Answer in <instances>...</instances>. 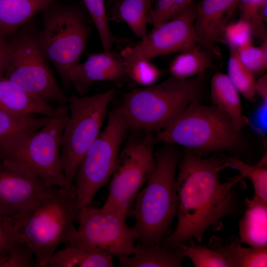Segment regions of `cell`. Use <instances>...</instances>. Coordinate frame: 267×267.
<instances>
[{"mask_svg": "<svg viewBox=\"0 0 267 267\" xmlns=\"http://www.w3.org/2000/svg\"><path fill=\"white\" fill-rule=\"evenodd\" d=\"M229 56L227 76L239 93L247 100H253L255 95V77L243 64L235 46L228 44Z\"/></svg>", "mask_w": 267, "mask_h": 267, "instance_id": "obj_28", "label": "cell"}, {"mask_svg": "<svg viewBox=\"0 0 267 267\" xmlns=\"http://www.w3.org/2000/svg\"><path fill=\"white\" fill-rule=\"evenodd\" d=\"M133 256L118 257L123 267H180L185 258L177 247L170 248L163 244L134 246Z\"/></svg>", "mask_w": 267, "mask_h": 267, "instance_id": "obj_20", "label": "cell"}, {"mask_svg": "<svg viewBox=\"0 0 267 267\" xmlns=\"http://www.w3.org/2000/svg\"><path fill=\"white\" fill-rule=\"evenodd\" d=\"M80 208L74 185L55 186L10 217L34 253L36 267H45L57 247L73 239Z\"/></svg>", "mask_w": 267, "mask_h": 267, "instance_id": "obj_2", "label": "cell"}, {"mask_svg": "<svg viewBox=\"0 0 267 267\" xmlns=\"http://www.w3.org/2000/svg\"><path fill=\"white\" fill-rule=\"evenodd\" d=\"M267 102L263 101L257 108L252 118V124L257 131L261 134L267 131Z\"/></svg>", "mask_w": 267, "mask_h": 267, "instance_id": "obj_38", "label": "cell"}, {"mask_svg": "<svg viewBox=\"0 0 267 267\" xmlns=\"http://www.w3.org/2000/svg\"><path fill=\"white\" fill-rule=\"evenodd\" d=\"M112 256L68 245L55 252L45 267H111Z\"/></svg>", "mask_w": 267, "mask_h": 267, "instance_id": "obj_23", "label": "cell"}, {"mask_svg": "<svg viewBox=\"0 0 267 267\" xmlns=\"http://www.w3.org/2000/svg\"><path fill=\"white\" fill-rule=\"evenodd\" d=\"M99 34L104 51H111L114 42L104 0H83Z\"/></svg>", "mask_w": 267, "mask_h": 267, "instance_id": "obj_30", "label": "cell"}, {"mask_svg": "<svg viewBox=\"0 0 267 267\" xmlns=\"http://www.w3.org/2000/svg\"><path fill=\"white\" fill-rule=\"evenodd\" d=\"M58 0H0V33L15 34L38 13Z\"/></svg>", "mask_w": 267, "mask_h": 267, "instance_id": "obj_18", "label": "cell"}, {"mask_svg": "<svg viewBox=\"0 0 267 267\" xmlns=\"http://www.w3.org/2000/svg\"><path fill=\"white\" fill-rule=\"evenodd\" d=\"M49 117L18 115L0 110V148L12 139L37 131L46 123Z\"/></svg>", "mask_w": 267, "mask_h": 267, "instance_id": "obj_26", "label": "cell"}, {"mask_svg": "<svg viewBox=\"0 0 267 267\" xmlns=\"http://www.w3.org/2000/svg\"><path fill=\"white\" fill-rule=\"evenodd\" d=\"M241 243L239 237L234 235L228 237L224 242L220 237L213 236L207 246L219 252L230 267H267V247L246 248Z\"/></svg>", "mask_w": 267, "mask_h": 267, "instance_id": "obj_19", "label": "cell"}, {"mask_svg": "<svg viewBox=\"0 0 267 267\" xmlns=\"http://www.w3.org/2000/svg\"><path fill=\"white\" fill-rule=\"evenodd\" d=\"M239 93L227 75L217 72L212 77L211 98L213 103L229 116L234 128L240 132L245 118Z\"/></svg>", "mask_w": 267, "mask_h": 267, "instance_id": "obj_22", "label": "cell"}, {"mask_svg": "<svg viewBox=\"0 0 267 267\" xmlns=\"http://www.w3.org/2000/svg\"><path fill=\"white\" fill-rule=\"evenodd\" d=\"M203 75L184 80L170 75L159 84L125 93L119 108L129 130L152 133L167 126L191 102L199 101L203 91Z\"/></svg>", "mask_w": 267, "mask_h": 267, "instance_id": "obj_4", "label": "cell"}, {"mask_svg": "<svg viewBox=\"0 0 267 267\" xmlns=\"http://www.w3.org/2000/svg\"><path fill=\"white\" fill-rule=\"evenodd\" d=\"M193 0H155L147 22L158 26L173 18L186 8Z\"/></svg>", "mask_w": 267, "mask_h": 267, "instance_id": "obj_32", "label": "cell"}, {"mask_svg": "<svg viewBox=\"0 0 267 267\" xmlns=\"http://www.w3.org/2000/svg\"><path fill=\"white\" fill-rule=\"evenodd\" d=\"M246 209L239 222L241 243L252 247H267V202L255 195L246 198Z\"/></svg>", "mask_w": 267, "mask_h": 267, "instance_id": "obj_17", "label": "cell"}, {"mask_svg": "<svg viewBox=\"0 0 267 267\" xmlns=\"http://www.w3.org/2000/svg\"><path fill=\"white\" fill-rule=\"evenodd\" d=\"M264 0H238L240 19L249 25L252 35L257 39L264 37L267 34L266 26L258 15V8Z\"/></svg>", "mask_w": 267, "mask_h": 267, "instance_id": "obj_35", "label": "cell"}, {"mask_svg": "<svg viewBox=\"0 0 267 267\" xmlns=\"http://www.w3.org/2000/svg\"><path fill=\"white\" fill-rule=\"evenodd\" d=\"M125 68L127 76L145 87L153 85L162 74V71L150 60H138L125 66Z\"/></svg>", "mask_w": 267, "mask_h": 267, "instance_id": "obj_34", "label": "cell"}, {"mask_svg": "<svg viewBox=\"0 0 267 267\" xmlns=\"http://www.w3.org/2000/svg\"><path fill=\"white\" fill-rule=\"evenodd\" d=\"M0 110L18 115L51 117L56 108L21 90L3 76L0 77Z\"/></svg>", "mask_w": 267, "mask_h": 267, "instance_id": "obj_21", "label": "cell"}, {"mask_svg": "<svg viewBox=\"0 0 267 267\" xmlns=\"http://www.w3.org/2000/svg\"><path fill=\"white\" fill-rule=\"evenodd\" d=\"M24 168L0 160V212L11 217L53 188Z\"/></svg>", "mask_w": 267, "mask_h": 267, "instance_id": "obj_14", "label": "cell"}, {"mask_svg": "<svg viewBox=\"0 0 267 267\" xmlns=\"http://www.w3.org/2000/svg\"><path fill=\"white\" fill-rule=\"evenodd\" d=\"M252 33L248 24L239 19L226 26L223 35L228 44L235 46L237 49L251 44Z\"/></svg>", "mask_w": 267, "mask_h": 267, "instance_id": "obj_36", "label": "cell"}, {"mask_svg": "<svg viewBox=\"0 0 267 267\" xmlns=\"http://www.w3.org/2000/svg\"><path fill=\"white\" fill-rule=\"evenodd\" d=\"M23 243L24 237L12 218L0 212V267L9 251L17 245Z\"/></svg>", "mask_w": 267, "mask_h": 267, "instance_id": "obj_33", "label": "cell"}, {"mask_svg": "<svg viewBox=\"0 0 267 267\" xmlns=\"http://www.w3.org/2000/svg\"><path fill=\"white\" fill-rule=\"evenodd\" d=\"M178 167L177 223L162 243L172 249L192 239L201 243L210 227L215 232L221 230L222 219L238 213L240 202L234 188L243 179L237 175L221 182L220 173L228 167L222 157L202 158L187 149Z\"/></svg>", "mask_w": 267, "mask_h": 267, "instance_id": "obj_1", "label": "cell"}, {"mask_svg": "<svg viewBox=\"0 0 267 267\" xmlns=\"http://www.w3.org/2000/svg\"><path fill=\"white\" fill-rule=\"evenodd\" d=\"M127 77L121 55L111 51L89 54L83 63H79L70 72L69 78L76 91L86 93L92 84L97 81L118 84Z\"/></svg>", "mask_w": 267, "mask_h": 267, "instance_id": "obj_16", "label": "cell"}, {"mask_svg": "<svg viewBox=\"0 0 267 267\" xmlns=\"http://www.w3.org/2000/svg\"><path fill=\"white\" fill-rule=\"evenodd\" d=\"M255 93L262 99L263 101L267 102V76L263 74L255 84Z\"/></svg>", "mask_w": 267, "mask_h": 267, "instance_id": "obj_39", "label": "cell"}, {"mask_svg": "<svg viewBox=\"0 0 267 267\" xmlns=\"http://www.w3.org/2000/svg\"><path fill=\"white\" fill-rule=\"evenodd\" d=\"M154 0H119L113 6L115 19L124 21L141 40L147 35V19Z\"/></svg>", "mask_w": 267, "mask_h": 267, "instance_id": "obj_25", "label": "cell"}, {"mask_svg": "<svg viewBox=\"0 0 267 267\" xmlns=\"http://www.w3.org/2000/svg\"><path fill=\"white\" fill-rule=\"evenodd\" d=\"M214 55L210 51L199 46L180 52L170 64L171 75L184 80L204 74L207 70L215 68Z\"/></svg>", "mask_w": 267, "mask_h": 267, "instance_id": "obj_24", "label": "cell"}, {"mask_svg": "<svg viewBox=\"0 0 267 267\" xmlns=\"http://www.w3.org/2000/svg\"><path fill=\"white\" fill-rule=\"evenodd\" d=\"M38 43L36 33L21 27L8 42L3 76L27 93L49 104H66L68 97L56 82Z\"/></svg>", "mask_w": 267, "mask_h": 267, "instance_id": "obj_8", "label": "cell"}, {"mask_svg": "<svg viewBox=\"0 0 267 267\" xmlns=\"http://www.w3.org/2000/svg\"><path fill=\"white\" fill-rule=\"evenodd\" d=\"M128 130L120 108L108 114L106 127L88 149L75 174L73 185L80 208L89 205L96 192L109 182Z\"/></svg>", "mask_w": 267, "mask_h": 267, "instance_id": "obj_10", "label": "cell"}, {"mask_svg": "<svg viewBox=\"0 0 267 267\" xmlns=\"http://www.w3.org/2000/svg\"><path fill=\"white\" fill-rule=\"evenodd\" d=\"M228 167L236 170L241 177L252 183L255 195L267 202V157L266 153L261 160L254 165H249L238 158L222 157Z\"/></svg>", "mask_w": 267, "mask_h": 267, "instance_id": "obj_27", "label": "cell"}, {"mask_svg": "<svg viewBox=\"0 0 267 267\" xmlns=\"http://www.w3.org/2000/svg\"><path fill=\"white\" fill-rule=\"evenodd\" d=\"M115 88L91 96L68 97L69 117L61 144V164L68 184L71 186L78 167L99 133Z\"/></svg>", "mask_w": 267, "mask_h": 267, "instance_id": "obj_9", "label": "cell"}, {"mask_svg": "<svg viewBox=\"0 0 267 267\" xmlns=\"http://www.w3.org/2000/svg\"><path fill=\"white\" fill-rule=\"evenodd\" d=\"M131 138L120 151L109 179L108 194L102 208L127 217L135 198L156 165L151 133Z\"/></svg>", "mask_w": 267, "mask_h": 267, "instance_id": "obj_11", "label": "cell"}, {"mask_svg": "<svg viewBox=\"0 0 267 267\" xmlns=\"http://www.w3.org/2000/svg\"><path fill=\"white\" fill-rule=\"evenodd\" d=\"M155 143L178 144L202 157L209 153L234 151L243 144L240 132L229 116L216 106L191 102L170 124L154 136Z\"/></svg>", "mask_w": 267, "mask_h": 267, "instance_id": "obj_5", "label": "cell"}, {"mask_svg": "<svg viewBox=\"0 0 267 267\" xmlns=\"http://www.w3.org/2000/svg\"><path fill=\"white\" fill-rule=\"evenodd\" d=\"M36 38L43 54L56 68L65 88L71 85L70 71L80 62L91 27L77 5L55 2L43 12Z\"/></svg>", "mask_w": 267, "mask_h": 267, "instance_id": "obj_7", "label": "cell"}, {"mask_svg": "<svg viewBox=\"0 0 267 267\" xmlns=\"http://www.w3.org/2000/svg\"><path fill=\"white\" fill-rule=\"evenodd\" d=\"M127 217L103 208H81L76 221L79 227L68 245L118 257L133 254L138 239L134 226L126 223Z\"/></svg>", "mask_w": 267, "mask_h": 267, "instance_id": "obj_12", "label": "cell"}, {"mask_svg": "<svg viewBox=\"0 0 267 267\" xmlns=\"http://www.w3.org/2000/svg\"><path fill=\"white\" fill-rule=\"evenodd\" d=\"M173 145L166 143L154 153L155 169L135 198L131 215L139 244H162L172 232L178 208L176 173L182 156Z\"/></svg>", "mask_w": 267, "mask_h": 267, "instance_id": "obj_3", "label": "cell"}, {"mask_svg": "<svg viewBox=\"0 0 267 267\" xmlns=\"http://www.w3.org/2000/svg\"><path fill=\"white\" fill-rule=\"evenodd\" d=\"M267 0H264L260 4L258 8V15L263 22L267 21Z\"/></svg>", "mask_w": 267, "mask_h": 267, "instance_id": "obj_41", "label": "cell"}, {"mask_svg": "<svg viewBox=\"0 0 267 267\" xmlns=\"http://www.w3.org/2000/svg\"><path fill=\"white\" fill-rule=\"evenodd\" d=\"M239 58L254 76L264 74L267 68V38L259 46L250 44L238 49Z\"/></svg>", "mask_w": 267, "mask_h": 267, "instance_id": "obj_31", "label": "cell"}, {"mask_svg": "<svg viewBox=\"0 0 267 267\" xmlns=\"http://www.w3.org/2000/svg\"><path fill=\"white\" fill-rule=\"evenodd\" d=\"M34 256V253L25 243L19 244L7 254L2 267H36Z\"/></svg>", "mask_w": 267, "mask_h": 267, "instance_id": "obj_37", "label": "cell"}, {"mask_svg": "<svg viewBox=\"0 0 267 267\" xmlns=\"http://www.w3.org/2000/svg\"><path fill=\"white\" fill-rule=\"evenodd\" d=\"M196 16V4L193 1L169 21L153 27L144 39L122 51L125 66L198 47L194 32Z\"/></svg>", "mask_w": 267, "mask_h": 267, "instance_id": "obj_13", "label": "cell"}, {"mask_svg": "<svg viewBox=\"0 0 267 267\" xmlns=\"http://www.w3.org/2000/svg\"><path fill=\"white\" fill-rule=\"evenodd\" d=\"M8 42L6 37L0 33V77L2 76L4 73Z\"/></svg>", "mask_w": 267, "mask_h": 267, "instance_id": "obj_40", "label": "cell"}, {"mask_svg": "<svg viewBox=\"0 0 267 267\" xmlns=\"http://www.w3.org/2000/svg\"><path fill=\"white\" fill-rule=\"evenodd\" d=\"M69 117L68 106L58 105L55 114L39 130L12 139L1 146L0 160L24 168L48 185L71 187L62 171L60 158L62 134Z\"/></svg>", "mask_w": 267, "mask_h": 267, "instance_id": "obj_6", "label": "cell"}, {"mask_svg": "<svg viewBox=\"0 0 267 267\" xmlns=\"http://www.w3.org/2000/svg\"><path fill=\"white\" fill-rule=\"evenodd\" d=\"M238 7V0H201L196 4L194 32L198 46L217 55L216 44Z\"/></svg>", "mask_w": 267, "mask_h": 267, "instance_id": "obj_15", "label": "cell"}, {"mask_svg": "<svg viewBox=\"0 0 267 267\" xmlns=\"http://www.w3.org/2000/svg\"><path fill=\"white\" fill-rule=\"evenodd\" d=\"M181 243L177 247L184 257L188 258L195 267H230L228 262L217 251L207 245L201 246L188 242Z\"/></svg>", "mask_w": 267, "mask_h": 267, "instance_id": "obj_29", "label": "cell"}]
</instances>
